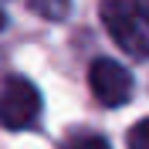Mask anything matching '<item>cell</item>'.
<instances>
[{"label": "cell", "instance_id": "3957f363", "mask_svg": "<svg viewBox=\"0 0 149 149\" xmlns=\"http://www.w3.org/2000/svg\"><path fill=\"white\" fill-rule=\"evenodd\" d=\"M88 85H92V95L109 109H119L132 98V74L119 65V61H109V58H98L92 68H88Z\"/></svg>", "mask_w": 149, "mask_h": 149}, {"label": "cell", "instance_id": "52a82bcc", "mask_svg": "<svg viewBox=\"0 0 149 149\" xmlns=\"http://www.w3.org/2000/svg\"><path fill=\"white\" fill-rule=\"evenodd\" d=\"M0 27H3V10H0Z\"/></svg>", "mask_w": 149, "mask_h": 149}, {"label": "cell", "instance_id": "8992f818", "mask_svg": "<svg viewBox=\"0 0 149 149\" xmlns=\"http://www.w3.org/2000/svg\"><path fill=\"white\" fill-rule=\"evenodd\" d=\"M68 149H109V142L102 136H78V139L68 142Z\"/></svg>", "mask_w": 149, "mask_h": 149}, {"label": "cell", "instance_id": "ba28073f", "mask_svg": "<svg viewBox=\"0 0 149 149\" xmlns=\"http://www.w3.org/2000/svg\"><path fill=\"white\" fill-rule=\"evenodd\" d=\"M142 7H146V10H149V0H142Z\"/></svg>", "mask_w": 149, "mask_h": 149}, {"label": "cell", "instance_id": "7a4b0ae2", "mask_svg": "<svg viewBox=\"0 0 149 149\" xmlns=\"http://www.w3.org/2000/svg\"><path fill=\"white\" fill-rule=\"evenodd\" d=\"M41 112V92L27 78H7L0 88V125L3 129H27Z\"/></svg>", "mask_w": 149, "mask_h": 149}, {"label": "cell", "instance_id": "277c9868", "mask_svg": "<svg viewBox=\"0 0 149 149\" xmlns=\"http://www.w3.org/2000/svg\"><path fill=\"white\" fill-rule=\"evenodd\" d=\"M27 7L44 20H65L71 10V0H27Z\"/></svg>", "mask_w": 149, "mask_h": 149}, {"label": "cell", "instance_id": "5b68a950", "mask_svg": "<svg viewBox=\"0 0 149 149\" xmlns=\"http://www.w3.org/2000/svg\"><path fill=\"white\" fill-rule=\"evenodd\" d=\"M129 149H149V119L136 122L129 129Z\"/></svg>", "mask_w": 149, "mask_h": 149}, {"label": "cell", "instance_id": "6da1fadb", "mask_svg": "<svg viewBox=\"0 0 149 149\" xmlns=\"http://www.w3.org/2000/svg\"><path fill=\"white\" fill-rule=\"evenodd\" d=\"M102 24L125 54L149 58V10L142 0H105Z\"/></svg>", "mask_w": 149, "mask_h": 149}]
</instances>
